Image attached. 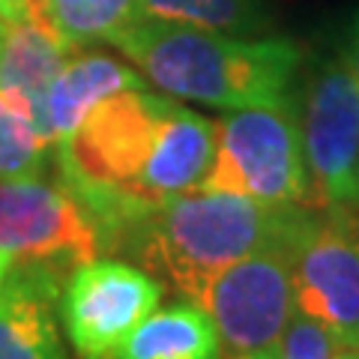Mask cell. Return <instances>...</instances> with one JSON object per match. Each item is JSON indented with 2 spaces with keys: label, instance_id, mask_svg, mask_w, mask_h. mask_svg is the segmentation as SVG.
Masks as SVG:
<instances>
[{
  "label": "cell",
  "instance_id": "7a4b0ae2",
  "mask_svg": "<svg viewBox=\"0 0 359 359\" xmlns=\"http://www.w3.org/2000/svg\"><path fill=\"white\" fill-rule=\"evenodd\" d=\"M111 45L162 93L228 111L290 99L302 60L299 45L282 36L249 39L153 18H135L111 36Z\"/></svg>",
  "mask_w": 359,
  "mask_h": 359
},
{
  "label": "cell",
  "instance_id": "e0dca14e",
  "mask_svg": "<svg viewBox=\"0 0 359 359\" xmlns=\"http://www.w3.org/2000/svg\"><path fill=\"white\" fill-rule=\"evenodd\" d=\"M341 60H344L347 69H351V75L359 81V15L353 18L351 30H347V39H344V48H341Z\"/></svg>",
  "mask_w": 359,
  "mask_h": 359
},
{
  "label": "cell",
  "instance_id": "4fadbf2b",
  "mask_svg": "<svg viewBox=\"0 0 359 359\" xmlns=\"http://www.w3.org/2000/svg\"><path fill=\"white\" fill-rule=\"evenodd\" d=\"M138 18L255 36L269 25L264 0H138Z\"/></svg>",
  "mask_w": 359,
  "mask_h": 359
},
{
  "label": "cell",
  "instance_id": "30bf717a",
  "mask_svg": "<svg viewBox=\"0 0 359 359\" xmlns=\"http://www.w3.org/2000/svg\"><path fill=\"white\" fill-rule=\"evenodd\" d=\"M63 276L51 264H13L0 287V359H69L54 323Z\"/></svg>",
  "mask_w": 359,
  "mask_h": 359
},
{
  "label": "cell",
  "instance_id": "44dd1931",
  "mask_svg": "<svg viewBox=\"0 0 359 359\" xmlns=\"http://www.w3.org/2000/svg\"><path fill=\"white\" fill-rule=\"evenodd\" d=\"M249 359H276L273 353H261V356H249Z\"/></svg>",
  "mask_w": 359,
  "mask_h": 359
},
{
  "label": "cell",
  "instance_id": "5bb4252c",
  "mask_svg": "<svg viewBox=\"0 0 359 359\" xmlns=\"http://www.w3.org/2000/svg\"><path fill=\"white\" fill-rule=\"evenodd\" d=\"M63 39L78 48L87 42H111L114 33L138 18V0H45Z\"/></svg>",
  "mask_w": 359,
  "mask_h": 359
},
{
  "label": "cell",
  "instance_id": "ba28073f",
  "mask_svg": "<svg viewBox=\"0 0 359 359\" xmlns=\"http://www.w3.org/2000/svg\"><path fill=\"white\" fill-rule=\"evenodd\" d=\"M0 252L72 273L102 252L84 207L60 180H0Z\"/></svg>",
  "mask_w": 359,
  "mask_h": 359
},
{
  "label": "cell",
  "instance_id": "52a82bcc",
  "mask_svg": "<svg viewBox=\"0 0 359 359\" xmlns=\"http://www.w3.org/2000/svg\"><path fill=\"white\" fill-rule=\"evenodd\" d=\"M297 311L320 320L347 347L359 344V233L344 212L309 216L287 245Z\"/></svg>",
  "mask_w": 359,
  "mask_h": 359
},
{
  "label": "cell",
  "instance_id": "2e32d148",
  "mask_svg": "<svg viewBox=\"0 0 359 359\" xmlns=\"http://www.w3.org/2000/svg\"><path fill=\"white\" fill-rule=\"evenodd\" d=\"M344 347L347 344L332 330L323 327L320 320H314L302 311H294V318L287 320L273 356L276 359H341Z\"/></svg>",
  "mask_w": 359,
  "mask_h": 359
},
{
  "label": "cell",
  "instance_id": "ac0fdd59",
  "mask_svg": "<svg viewBox=\"0 0 359 359\" xmlns=\"http://www.w3.org/2000/svg\"><path fill=\"white\" fill-rule=\"evenodd\" d=\"M27 0H0V15L4 18H15L21 9H25Z\"/></svg>",
  "mask_w": 359,
  "mask_h": 359
},
{
  "label": "cell",
  "instance_id": "7402d4cb",
  "mask_svg": "<svg viewBox=\"0 0 359 359\" xmlns=\"http://www.w3.org/2000/svg\"><path fill=\"white\" fill-rule=\"evenodd\" d=\"M4 25H6V18H4V15H0V33H4Z\"/></svg>",
  "mask_w": 359,
  "mask_h": 359
},
{
  "label": "cell",
  "instance_id": "6da1fadb",
  "mask_svg": "<svg viewBox=\"0 0 359 359\" xmlns=\"http://www.w3.org/2000/svg\"><path fill=\"white\" fill-rule=\"evenodd\" d=\"M306 204L273 207L228 192H183L135 216L111 252L129 255L150 276L198 302L224 266L249 255L287 249L309 222Z\"/></svg>",
  "mask_w": 359,
  "mask_h": 359
},
{
  "label": "cell",
  "instance_id": "8fae6325",
  "mask_svg": "<svg viewBox=\"0 0 359 359\" xmlns=\"http://www.w3.org/2000/svg\"><path fill=\"white\" fill-rule=\"evenodd\" d=\"M135 87H144V78L108 54L66 57L48 87V96H45L51 141L57 144L60 138H66L102 99Z\"/></svg>",
  "mask_w": 359,
  "mask_h": 359
},
{
  "label": "cell",
  "instance_id": "3957f363",
  "mask_svg": "<svg viewBox=\"0 0 359 359\" xmlns=\"http://www.w3.org/2000/svg\"><path fill=\"white\" fill-rule=\"evenodd\" d=\"M198 189L243 195L273 207L309 204L299 108L285 99L276 105L237 108L222 117L216 123V153Z\"/></svg>",
  "mask_w": 359,
  "mask_h": 359
},
{
  "label": "cell",
  "instance_id": "9c48e42d",
  "mask_svg": "<svg viewBox=\"0 0 359 359\" xmlns=\"http://www.w3.org/2000/svg\"><path fill=\"white\" fill-rule=\"evenodd\" d=\"M69 51L72 45L54 25L45 0H27L15 18H6L0 33V96L48 141L45 96Z\"/></svg>",
  "mask_w": 359,
  "mask_h": 359
},
{
  "label": "cell",
  "instance_id": "603a6c76",
  "mask_svg": "<svg viewBox=\"0 0 359 359\" xmlns=\"http://www.w3.org/2000/svg\"><path fill=\"white\" fill-rule=\"evenodd\" d=\"M356 351H359V344H356Z\"/></svg>",
  "mask_w": 359,
  "mask_h": 359
},
{
  "label": "cell",
  "instance_id": "8992f818",
  "mask_svg": "<svg viewBox=\"0 0 359 359\" xmlns=\"http://www.w3.org/2000/svg\"><path fill=\"white\" fill-rule=\"evenodd\" d=\"M165 285L147 269L123 261H90L72 266L57 309L66 339L81 359H117L129 332L159 306Z\"/></svg>",
  "mask_w": 359,
  "mask_h": 359
},
{
  "label": "cell",
  "instance_id": "277c9868",
  "mask_svg": "<svg viewBox=\"0 0 359 359\" xmlns=\"http://www.w3.org/2000/svg\"><path fill=\"white\" fill-rule=\"evenodd\" d=\"M299 129L311 204L330 212L359 207V81L341 57L309 78Z\"/></svg>",
  "mask_w": 359,
  "mask_h": 359
},
{
  "label": "cell",
  "instance_id": "d6986e66",
  "mask_svg": "<svg viewBox=\"0 0 359 359\" xmlns=\"http://www.w3.org/2000/svg\"><path fill=\"white\" fill-rule=\"evenodd\" d=\"M13 264H15V257H13V255H9V252H0V287H4L6 273L13 269Z\"/></svg>",
  "mask_w": 359,
  "mask_h": 359
},
{
  "label": "cell",
  "instance_id": "7c38bea8",
  "mask_svg": "<svg viewBox=\"0 0 359 359\" xmlns=\"http://www.w3.org/2000/svg\"><path fill=\"white\" fill-rule=\"evenodd\" d=\"M117 359H222V341L198 302L150 311L123 341Z\"/></svg>",
  "mask_w": 359,
  "mask_h": 359
},
{
  "label": "cell",
  "instance_id": "ffe728a7",
  "mask_svg": "<svg viewBox=\"0 0 359 359\" xmlns=\"http://www.w3.org/2000/svg\"><path fill=\"white\" fill-rule=\"evenodd\" d=\"M341 359H359V351H356V347H344Z\"/></svg>",
  "mask_w": 359,
  "mask_h": 359
},
{
  "label": "cell",
  "instance_id": "9a60e30c",
  "mask_svg": "<svg viewBox=\"0 0 359 359\" xmlns=\"http://www.w3.org/2000/svg\"><path fill=\"white\" fill-rule=\"evenodd\" d=\"M54 144L30 126L15 108L0 96V180L42 177Z\"/></svg>",
  "mask_w": 359,
  "mask_h": 359
},
{
  "label": "cell",
  "instance_id": "5b68a950",
  "mask_svg": "<svg viewBox=\"0 0 359 359\" xmlns=\"http://www.w3.org/2000/svg\"><path fill=\"white\" fill-rule=\"evenodd\" d=\"M198 306L219 332L222 359L273 353L297 311L287 249L257 252L224 266L201 290Z\"/></svg>",
  "mask_w": 359,
  "mask_h": 359
}]
</instances>
